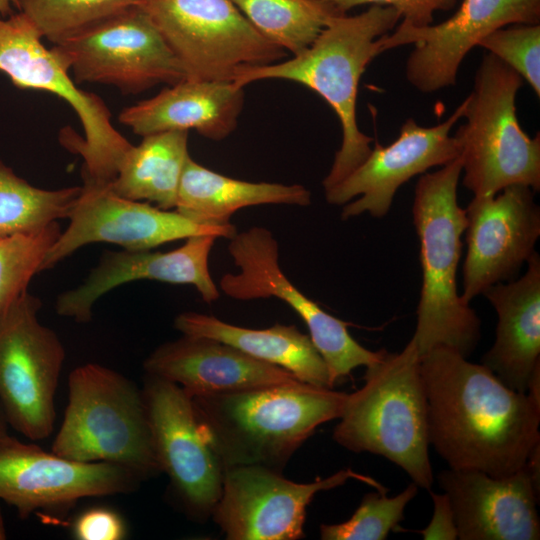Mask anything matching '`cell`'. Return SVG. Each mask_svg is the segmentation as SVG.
<instances>
[{
	"mask_svg": "<svg viewBox=\"0 0 540 540\" xmlns=\"http://www.w3.org/2000/svg\"><path fill=\"white\" fill-rule=\"evenodd\" d=\"M266 39L297 55L336 16L345 14L323 0H231Z\"/></svg>",
	"mask_w": 540,
	"mask_h": 540,
	"instance_id": "obj_28",
	"label": "cell"
},
{
	"mask_svg": "<svg viewBox=\"0 0 540 540\" xmlns=\"http://www.w3.org/2000/svg\"><path fill=\"white\" fill-rule=\"evenodd\" d=\"M41 39L22 12L0 16V71L20 89L47 91L66 101L79 117L85 137L63 132V144L83 158V177L111 182L132 144L113 127L102 99L78 88L63 55L54 46L46 48Z\"/></svg>",
	"mask_w": 540,
	"mask_h": 540,
	"instance_id": "obj_8",
	"label": "cell"
},
{
	"mask_svg": "<svg viewBox=\"0 0 540 540\" xmlns=\"http://www.w3.org/2000/svg\"><path fill=\"white\" fill-rule=\"evenodd\" d=\"M80 193L81 186L35 187L0 160V240L34 234L68 218Z\"/></svg>",
	"mask_w": 540,
	"mask_h": 540,
	"instance_id": "obj_29",
	"label": "cell"
},
{
	"mask_svg": "<svg viewBox=\"0 0 540 540\" xmlns=\"http://www.w3.org/2000/svg\"><path fill=\"white\" fill-rule=\"evenodd\" d=\"M6 538V529L4 524V518L0 509V540Z\"/></svg>",
	"mask_w": 540,
	"mask_h": 540,
	"instance_id": "obj_40",
	"label": "cell"
},
{
	"mask_svg": "<svg viewBox=\"0 0 540 540\" xmlns=\"http://www.w3.org/2000/svg\"><path fill=\"white\" fill-rule=\"evenodd\" d=\"M514 69L540 95V26L512 24L499 28L478 44Z\"/></svg>",
	"mask_w": 540,
	"mask_h": 540,
	"instance_id": "obj_33",
	"label": "cell"
},
{
	"mask_svg": "<svg viewBox=\"0 0 540 540\" xmlns=\"http://www.w3.org/2000/svg\"><path fill=\"white\" fill-rule=\"evenodd\" d=\"M454 513L460 540H538L539 494L524 464L506 477L472 469L437 476Z\"/></svg>",
	"mask_w": 540,
	"mask_h": 540,
	"instance_id": "obj_21",
	"label": "cell"
},
{
	"mask_svg": "<svg viewBox=\"0 0 540 540\" xmlns=\"http://www.w3.org/2000/svg\"><path fill=\"white\" fill-rule=\"evenodd\" d=\"M72 534L77 540H122L127 535V527L116 511L93 507L76 517Z\"/></svg>",
	"mask_w": 540,
	"mask_h": 540,
	"instance_id": "obj_35",
	"label": "cell"
},
{
	"mask_svg": "<svg viewBox=\"0 0 540 540\" xmlns=\"http://www.w3.org/2000/svg\"><path fill=\"white\" fill-rule=\"evenodd\" d=\"M139 4L181 63L186 79L234 81L287 56L231 0H140Z\"/></svg>",
	"mask_w": 540,
	"mask_h": 540,
	"instance_id": "obj_9",
	"label": "cell"
},
{
	"mask_svg": "<svg viewBox=\"0 0 540 540\" xmlns=\"http://www.w3.org/2000/svg\"><path fill=\"white\" fill-rule=\"evenodd\" d=\"M69 225L47 252L41 271L49 270L91 243L105 242L124 250H151L162 244L195 235L233 238V224H197L177 211L164 210L147 202L117 195L109 182L83 177L81 193L67 218Z\"/></svg>",
	"mask_w": 540,
	"mask_h": 540,
	"instance_id": "obj_13",
	"label": "cell"
},
{
	"mask_svg": "<svg viewBox=\"0 0 540 540\" xmlns=\"http://www.w3.org/2000/svg\"><path fill=\"white\" fill-rule=\"evenodd\" d=\"M13 6H18V0H0V16L6 17L14 14Z\"/></svg>",
	"mask_w": 540,
	"mask_h": 540,
	"instance_id": "obj_39",
	"label": "cell"
},
{
	"mask_svg": "<svg viewBox=\"0 0 540 540\" xmlns=\"http://www.w3.org/2000/svg\"><path fill=\"white\" fill-rule=\"evenodd\" d=\"M526 272L496 283L482 295L496 311L495 341L482 364L511 389L526 393L534 370L540 366V256L535 251Z\"/></svg>",
	"mask_w": 540,
	"mask_h": 540,
	"instance_id": "obj_23",
	"label": "cell"
},
{
	"mask_svg": "<svg viewBox=\"0 0 540 540\" xmlns=\"http://www.w3.org/2000/svg\"><path fill=\"white\" fill-rule=\"evenodd\" d=\"M364 384L348 394L333 439L343 448L382 456L400 467L419 488L431 490L428 402L420 355L411 338L366 366Z\"/></svg>",
	"mask_w": 540,
	"mask_h": 540,
	"instance_id": "obj_5",
	"label": "cell"
},
{
	"mask_svg": "<svg viewBox=\"0 0 540 540\" xmlns=\"http://www.w3.org/2000/svg\"><path fill=\"white\" fill-rule=\"evenodd\" d=\"M335 5L340 11L369 4L391 6L402 18L401 25L420 28L431 25L436 11H447L455 7L457 0H323Z\"/></svg>",
	"mask_w": 540,
	"mask_h": 540,
	"instance_id": "obj_34",
	"label": "cell"
},
{
	"mask_svg": "<svg viewBox=\"0 0 540 540\" xmlns=\"http://www.w3.org/2000/svg\"><path fill=\"white\" fill-rule=\"evenodd\" d=\"M525 466L530 474L536 491L540 493V442L531 450Z\"/></svg>",
	"mask_w": 540,
	"mask_h": 540,
	"instance_id": "obj_37",
	"label": "cell"
},
{
	"mask_svg": "<svg viewBox=\"0 0 540 540\" xmlns=\"http://www.w3.org/2000/svg\"><path fill=\"white\" fill-rule=\"evenodd\" d=\"M8 421L0 405V448L9 443L14 437L8 433Z\"/></svg>",
	"mask_w": 540,
	"mask_h": 540,
	"instance_id": "obj_38",
	"label": "cell"
},
{
	"mask_svg": "<svg viewBox=\"0 0 540 540\" xmlns=\"http://www.w3.org/2000/svg\"><path fill=\"white\" fill-rule=\"evenodd\" d=\"M52 452L80 462H109L142 480L160 472L142 390L96 363L68 378V403Z\"/></svg>",
	"mask_w": 540,
	"mask_h": 540,
	"instance_id": "obj_6",
	"label": "cell"
},
{
	"mask_svg": "<svg viewBox=\"0 0 540 540\" xmlns=\"http://www.w3.org/2000/svg\"><path fill=\"white\" fill-rule=\"evenodd\" d=\"M188 131H164L143 136L132 145L109 182L117 195L149 201L164 210L176 206L181 176L189 157Z\"/></svg>",
	"mask_w": 540,
	"mask_h": 540,
	"instance_id": "obj_27",
	"label": "cell"
},
{
	"mask_svg": "<svg viewBox=\"0 0 540 540\" xmlns=\"http://www.w3.org/2000/svg\"><path fill=\"white\" fill-rule=\"evenodd\" d=\"M401 19L391 6L370 5L357 15L334 17L305 51L290 60L251 69L233 82L244 87L264 79H284L319 94L334 110L342 128V143L322 181L332 188L361 165L374 141L362 133L356 120V100L362 74L379 55L377 40Z\"/></svg>",
	"mask_w": 540,
	"mask_h": 540,
	"instance_id": "obj_3",
	"label": "cell"
},
{
	"mask_svg": "<svg viewBox=\"0 0 540 540\" xmlns=\"http://www.w3.org/2000/svg\"><path fill=\"white\" fill-rule=\"evenodd\" d=\"M347 395L297 381L191 398L224 469L258 465L282 473L317 427L340 418Z\"/></svg>",
	"mask_w": 540,
	"mask_h": 540,
	"instance_id": "obj_2",
	"label": "cell"
},
{
	"mask_svg": "<svg viewBox=\"0 0 540 540\" xmlns=\"http://www.w3.org/2000/svg\"><path fill=\"white\" fill-rule=\"evenodd\" d=\"M523 78L491 53L477 69L467 96L466 123L454 137L460 146L463 185L474 196L495 195L510 185L540 189V134L520 127L515 99Z\"/></svg>",
	"mask_w": 540,
	"mask_h": 540,
	"instance_id": "obj_7",
	"label": "cell"
},
{
	"mask_svg": "<svg viewBox=\"0 0 540 540\" xmlns=\"http://www.w3.org/2000/svg\"><path fill=\"white\" fill-rule=\"evenodd\" d=\"M143 366L146 375L174 382L190 396L300 381L224 342L185 334L158 346Z\"/></svg>",
	"mask_w": 540,
	"mask_h": 540,
	"instance_id": "obj_22",
	"label": "cell"
},
{
	"mask_svg": "<svg viewBox=\"0 0 540 540\" xmlns=\"http://www.w3.org/2000/svg\"><path fill=\"white\" fill-rule=\"evenodd\" d=\"M465 106L466 99L449 118L433 127H422L413 118H408L395 141L388 146L375 141L365 161L325 191L326 201L343 205V220L365 212L376 218L384 217L401 185L432 167L444 166L459 157V143L449 132L463 117Z\"/></svg>",
	"mask_w": 540,
	"mask_h": 540,
	"instance_id": "obj_18",
	"label": "cell"
},
{
	"mask_svg": "<svg viewBox=\"0 0 540 540\" xmlns=\"http://www.w3.org/2000/svg\"><path fill=\"white\" fill-rule=\"evenodd\" d=\"M40 309V299L27 291L0 328V405L8 424L32 441L53 432L65 360L60 338L39 320Z\"/></svg>",
	"mask_w": 540,
	"mask_h": 540,
	"instance_id": "obj_12",
	"label": "cell"
},
{
	"mask_svg": "<svg viewBox=\"0 0 540 540\" xmlns=\"http://www.w3.org/2000/svg\"><path fill=\"white\" fill-rule=\"evenodd\" d=\"M160 472L189 517H211L224 468L199 425L191 396L174 382L146 375L142 390Z\"/></svg>",
	"mask_w": 540,
	"mask_h": 540,
	"instance_id": "obj_15",
	"label": "cell"
},
{
	"mask_svg": "<svg viewBox=\"0 0 540 540\" xmlns=\"http://www.w3.org/2000/svg\"><path fill=\"white\" fill-rule=\"evenodd\" d=\"M142 479L109 462H80L13 438L0 448V499L19 517L39 509L67 508L86 497L134 491Z\"/></svg>",
	"mask_w": 540,
	"mask_h": 540,
	"instance_id": "obj_17",
	"label": "cell"
},
{
	"mask_svg": "<svg viewBox=\"0 0 540 540\" xmlns=\"http://www.w3.org/2000/svg\"><path fill=\"white\" fill-rule=\"evenodd\" d=\"M418 486L412 482L393 497L387 491L364 495L353 515L338 524H321L322 540H385L404 519V510L417 495Z\"/></svg>",
	"mask_w": 540,
	"mask_h": 540,
	"instance_id": "obj_32",
	"label": "cell"
},
{
	"mask_svg": "<svg viewBox=\"0 0 540 540\" xmlns=\"http://www.w3.org/2000/svg\"><path fill=\"white\" fill-rule=\"evenodd\" d=\"M76 82L137 94L173 85L186 73L153 20L138 3L117 11L54 44Z\"/></svg>",
	"mask_w": 540,
	"mask_h": 540,
	"instance_id": "obj_10",
	"label": "cell"
},
{
	"mask_svg": "<svg viewBox=\"0 0 540 540\" xmlns=\"http://www.w3.org/2000/svg\"><path fill=\"white\" fill-rule=\"evenodd\" d=\"M174 327L185 335L207 337L231 345L260 361L289 371L304 383L333 388L321 354L310 336L295 325L275 324L266 329H250L188 311L175 318Z\"/></svg>",
	"mask_w": 540,
	"mask_h": 540,
	"instance_id": "obj_25",
	"label": "cell"
},
{
	"mask_svg": "<svg viewBox=\"0 0 540 540\" xmlns=\"http://www.w3.org/2000/svg\"><path fill=\"white\" fill-rule=\"evenodd\" d=\"M349 479L388 491L373 478L351 469L311 483H296L263 466L226 468L211 517L228 540L301 539L305 536L306 508L314 496L342 486Z\"/></svg>",
	"mask_w": 540,
	"mask_h": 540,
	"instance_id": "obj_14",
	"label": "cell"
},
{
	"mask_svg": "<svg viewBox=\"0 0 540 540\" xmlns=\"http://www.w3.org/2000/svg\"><path fill=\"white\" fill-rule=\"evenodd\" d=\"M140 0H18L17 8L42 38L56 44Z\"/></svg>",
	"mask_w": 540,
	"mask_h": 540,
	"instance_id": "obj_31",
	"label": "cell"
},
{
	"mask_svg": "<svg viewBox=\"0 0 540 540\" xmlns=\"http://www.w3.org/2000/svg\"><path fill=\"white\" fill-rule=\"evenodd\" d=\"M534 193L528 186L510 185L495 195L474 196L468 204L461 295L467 303L496 283L516 279L535 252L540 208Z\"/></svg>",
	"mask_w": 540,
	"mask_h": 540,
	"instance_id": "obj_19",
	"label": "cell"
},
{
	"mask_svg": "<svg viewBox=\"0 0 540 540\" xmlns=\"http://www.w3.org/2000/svg\"><path fill=\"white\" fill-rule=\"evenodd\" d=\"M420 370L429 442L450 468L506 477L524 466L540 442L539 403L449 347L420 356Z\"/></svg>",
	"mask_w": 540,
	"mask_h": 540,
	"instance_id": "obj_1",
	"label": "cell"
},
{
	"mask_svg": "<svg viewBox=\"0 0 540 540\" xmlns=\"http://www.w3.org/2000/svg\"><path fill=\"white\" fill-rule=\"evenodd\" d=\"M243 102V87L233 81L184 79L123 109L119 121L142 137L194 129L220 141L236 128Z\"/></svg>",
	"mask_w": 540,
	"mask_h": 540,
	"instance_id": "obj_24",
	"label": "cell"
},
{
	"mask_svg": "<svg viewBox=\"0 0 540 540\" xmlns=\"http://www.w3.org/2000/svg\"><path fill=\"white\" fill-rule=\"evenodd\" d=\"M462 162L457 157L418 180L412 207L420 242L422 287L412 339L422 356L437 346L468 358L481 337V321L457 290L466 210L457 199Z\"/></svg>",
	"mask_w": 540,
	"mask_h": 540,
	"instance_id": "obj_4",
	"label": "cell"
},
{
	"mask_svg": "<svg viewBox=\"0 0 540 540\" xmlns=\"http://www.w3.org/2000/svg\"><path fill=\"white\" fill-rule=\"evenodd\" d=\"M433 502V515L430 523L421 533L424 540H455L458 531L453 509L446 493L429 490Z\"/></svg>",
	"mask_w": 540,
	"mask_h": 540,
	"instance_id": "obj_36",
	"label": "cell"
},
{
	"mask_svg": "<svg viewBox=\"0 0 540 540\" xmlns=\"http://www.w3.org/2000/svg\"><path fill=\"white\" fill-rule=\"evenodd\" d=\"M286 204L308 206L311 192L299 184L248 182L229 178L194 161L186 160L175 211L201 225L226 226L239 209Z\"/></svg>",
	"mask_w": 540,
	"mask_h": 540,
	"instance_id": "obj_26",
	"label": "cell"
},
{
	"mask_svg": "<svg viewBox=\"0 0 540 540\" xmlns=\"http://www.w3.org/2000/svg\"><path fill=\"white\" fill-rule=\"evenodd\" d=\"M540 0H463L453 16L420 28L399 25L378 38L379 54L414 44L406 78L423 93L456 84L468 52L491 32L512 24H539Z\"/></svg>",
	"mask_w": 540,
	"mask_h": 540,
	"instance_id": "obj_16",
	"label": "cell"
},
{
	"mask_svg": "<svg viewBox=\"0 0 540 540\" xmlns=\"http://www.w3.org/2000/svg\"><path fill=\"white\" fill-rule=\"evenodd\" d=\"M228 251L239 272L220 278L221 291L241 301L275 297L291 307L307 326L333 387L357 367H366L383 356L385 349L363 347L349 333V323L323 310L291 283L280 267L279 245L270 230L254 226L237 232Z\"/></svg>",
	"mask_w": 540,
	"mask_h": 540,
	"instance_id": "obj_11",
	"label": "cell"
},
{
	"mask_svg": "<svg viewBox=\"0 0 540 540\" xmlns=\"http://www.w3.org/2000/svg\"><path fill=\"white\" fill-rule=\"evenodd\" d=\"M219 237L195 235L168 252L105 251L86 279L56 299L57 314L87 323L96 301L114 288L137 280H154L195 287L203 301L215 302L219 288L209 271V255Z\"/></svg>",
	"mask_w": 540,
	"mask_h": 540,
	"instance_id": "obj_20",
	"label": "cell"
},
{
	"mask_svg": "<svg viewBox=\"0 0 540 540\" xmlns=\"http://www.w3.org/2000/svg\"><path fill=\"white\" fill-rule=\"evenodd\" d=\"M58 222L40 232L0 240V328L11 310L28 291L43 260L61 233Z\"/></svg>",
	"mask_w": 540,
	"mask_h": 540,
	"instance_id": "obj_30",
	"label": "cell"
}]
</instances>
